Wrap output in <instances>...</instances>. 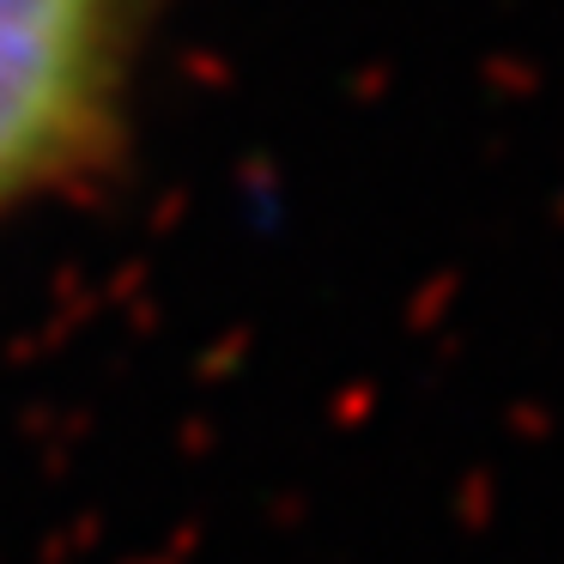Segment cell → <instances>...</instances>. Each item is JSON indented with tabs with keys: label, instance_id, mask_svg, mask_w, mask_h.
Returning <instances> with one entry per match:
<instances>
[{
	"label": "cell",
	"instance_id": "cell-1",
	"mask_svg": "<svg viewBox=\"0 0 564 564\" xmlns=\"http://www.w3.org/2000/svg\"><path fill=\"white\" fill-rule=\"evenodd\" d=\"M152 0H0V213L104 147Z\"/></svg>",
	"mask_w": 564,
	"mask_h": 564
}]
</instances>
